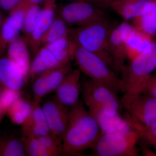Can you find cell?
<instances>
[{
    "label": "cell",
    "mask_w": 156,
    "mask_h": 156,
    "mask_svg": "<svg viewBox=\"0 0 156 156\" xmlns=\"http://www.w3.org/2000/svg\"><path fill=\"white\" fill-rule=\"evenodd\" d=\"M49 1L50 0H22L21 4L25 6L26 7H27L31 5H39L41 3L44 4Z\"/></svg>",
    "instance_id": "cell-32"
},
{
    "label": "cell",
    "mask_w": 156,
    "mask_h": 156,
    "mask_svg": "<svg viewBox=\"0 0 156 156\" xmlns=\"http://www.w3.org/2000/svg\"><path fill=\"white\" fill-rule=\"evenodd\" d=\"M3 88H4V87H3L1 81H0V92L2 91V90L3 89Z\"/></svg>",
    "instance_id": "cell-35"
},
{
    "label": "cell",
    "mask_w": 156,
    "mask_h": 156,
    "mask_svg": "<svg viewBox=\"0 0 156 156\" xmlns=\"http://www.w3.org/2000/svg\"><path fill=\"white\" fill-rule=\"evenodd\" d=\"M82 89L88 111L98 120L101 117L112 118L118 115L121 103L111 89L90 79L82 83Z\"/></svg>",
    "instance_id": "cell-5"
},
{
    "label": "cell",
    "mask_w": 156,
    "mask_h": 156,
    "mask_svg": "<svg viewBox=\"0 0 156 156\" xmlns=\"http://www.w3.org/2000/svg\"><path fill=\"white\" fill-rule=\"evenodd\" d=\"M32 103L31 104L19 97L7 110L6 113L12 122L21 125L31 112Z\"/></svg>",
    "instance_id": "cell-22"
},
{
    "label": "cell",
    "mask_w": 156,
    "mask_h": 156,
    "mask_svg": "<svg viewBox=\"0 0 156 156\" xmlns=\"http://www.w3.org/2000/svg\"><path fill=\"white\" fill-rule=\"evenodd\" d=\"M69 29L66 23L61 17H55L42 39L41 46L69 37Z\"/></svg>",
    "instance_id": "cell-20"
},
{
    "label": "cell",
    "mask_w": 156,
    "mask_h": 156,
    "mask_svg": "<svg viewBox=\"0 0 156 156\" xmlns=\"http://www.w3.org/2000/svg\"><path fill=\"white\" fill-rule=\"evenodd\" d=\"M21 138L14 137H0V156H27Z\"/></svg>",
    "instance_id": "cell-23"
},
{
    "label": "cell",
    "mask_w": 156,
    "mask_h": 156,
    "mask_svg": "<svg viewBox=\"0 0 156 156\" xmlns=\"http://www.w3.org/2000/svg\"><path fill=\"white\" fill-rule=\"evenodd\" d=\"M143 93L156 98V74L151 76Z\"/></svg>",
    "instance_id": "cell-29"
},
{
    "label": "cell",
    "mask_w": 156,
    "mask_h": 156,
    "mask_svg": "<svg viewBox=\"0 0 156 156\" xmlns=\"http://www.w3.org/2000/svg\"><path fill=\"white\" fill-rule=\"evenodd\" d=\"M44 146L55 156L64 154L62 140L52 133L37 137Z\"/></svg>",
    "instance_id": "cell-26"
},
{
    "label": "cell",
    "mask_w": 156,
    "mask_h": 156,
    "mask_svg": "<svg viewBox=\"0 0 156 156\" xmlns=\"http://www.w3.org/2000/svg\"><path fill=\"white\" fill-rule=\"evenodd\" d=\"M101 133L98 120L79 101L70 108L68 123L62 138L64 154L77 155L90 148Z\"/></svg>",
    "instance_id": "cell-1"
},
{
    "label": "cell",
    "mask_w": 156,
    "mask_h": 156,
    "mask_svg": "<svg viewBox=\"0 0 156 156\" xmlns=\"http://www.w3.org/2000/svg\"><path fill=\"white\" fill-rule=\"evenodd\" d=\"M108 47L112 69L118 74L125 66L127 58L126 40L120 24L115 26L112 30L109 38Z\"/></svg>",
    "instance_id": "cell-15"
},
{
    "label": "cell",
    "mask_w": 156,
    "mask_h": 156,
    "mask_svg": "<svg viewBox=\"0 0 156 156\" xmlns=\"http://www.w3.org/2000/svg\"><path fill=\"white\" fill-rule=\"evenodd\" d=\"M114 27L106 18L84 26L70 29L69 37L77 46L98 56L112 69L108 42L110 34Z\"/></svg>",
    "instance_id": "cell-2"
},
{
    "label": "cell",
    "mask_w": 156,
    "mask_h": 156,
    "mask_svg": "<svg viewBox=\"0 0 156 156\" xmlns=\"http://www.w3.org/2000/svg\"><path fill=\"white\" fill-rule=\"evenodd\" d=\"M28 45L24 38L19 35L11 42L7 48L8 58L21 71L26 79L29 75L31 64Z\"/></svg>",
    "instance_id": "cell-17"
},
{
    "label": "cell",
    "mask_w": 156,
    "mask_h": 156,
    "mask_svg": "<svg viewBox=\"0 0 156 156\" xmlns=\"http://www.w3.org/2000/svg\"><path fill=\"white\" fill-rule=\"evenodd\" d=\"M42 108L50 133L62 140L68 123L70 108L63 105L55 98L46 101Z\"/></svg>",
    "instance_id": "cell-9"
},
{
    "label": "cell",
    "mask_w": 156,
    "mask_h": 156,
    "mask_svg": "<svg viewBox=\"0 0 156 156\" xmlns=\"http://www.w3.org/2000/svg\"><path fill=\"white\" fill-rule=\"evenodd\" d=\"M124 119L128 127L138 134L140 138L145 140L156 149V124L149 126L142 125L127 113Z\"/></svg>",
    "instance_id": "cell-21"
},
{
    "label": "cell",
    "mask_w": 156,
    "mask_h": 156,
    "mask_svg": "<svg viewBox=\"0 0 156 156\" xmlns=\"http://www.w3.org/2000/svg\"><path fill=\"white\" fill-rule=\"evenodd\" d=\"M22 0H0V8L6 12H11L17 8Z\"/></svg>",
    "instance_id": "cell-30"
},
{
    "label": "cell",
    "mask_w": 156,
    "mask_h": 156,
    "mask_svg": "<svg viewBox=\"0 0 156 156\" xmlns=\"http://www.w3.org/2000/svg\"><path fill=\"white\" fill-rule=\"evenodd\" d=\"M63 1H68V2H73L79 1H85V0H63Z\"/></svg>",
    "instance_id": "cell-36"
},
{
    "label": "cell",
    "mask_w": 156,
    "mask_h": 156,
    "mask_svg": "<svg viewBox=\"0 0 156 156\" xmlns=\"http://www.w3.org/2000/svg\"><path fill=\"white\" fill-rule=\"evenodd\" d=\"M80 69H72L66 75L56 90L54 98L70 108L79 102L82 84Z\"/></svg>",
    "instance_id": "cell-11"
},
{
    "label": "cell",
    "mask_w": 156,
    "mask_h": 156,
    "mask_svg": "<svg viewBox=\"0 0 156 156\" xmlns=\"http://www.w3.org/2000/svg\"><path fill=\"white\" fill-rule=\"evenodd\" d=\"M156 68V42H153L144 52L123 68V93L135 95L143 93L152 73Z\"/></svg>",
    "instance_id": "cell-3"
},
{
    "label": "cell",
    "mask_w": 156,
    "mask_h": 156,
    "mask_svg": "<svg viewBox=\"0 0 156 156\" xmlns=\"http://www.w3.org/2000/svg\"><path fill=\"white\" fill-rule=\"evenodd\" d=\"M41 10V8L37 5L29 6L26 10L22 31L23 34V37L27 44L37 21Z\"/></svg>",
    "instance_id": "cell-24"
},
{
    "label": "cell",
    "mask_w": 156,
    "mask_h": 156,
    "mask_svg": "<svg viewBox=\"0 0 156 156\" xmlns=\"http://www.w3.org/2000/svg\"><path fill=\"white\" fill-rule=\"evenodd\" d=\"M25 76L8 57L0 58V81L3 87L20 91L25 84Z\"/></svg>",
    "instance_id": "cell-18"
},
{
    "label": "cell",
    "mask_w": 156,
    "mask_h": 156,
    "mask_svg": "<svg viewBox=\"0 0 156 156\" xmlns=\"http://www.w3.org/2000/svg\"><path fill=\"white\" fill-rule=\"evenodd\" d=\"M5 113H6V112L4 111L2 109V108L0 106V123H1L2 120L4 115H5Z\"/></svg>",
    "instance_id": "cell-33"
},
{
    "label": "cell",
    "mask_w": 156,
    "mask_h": 156,
    "mask_svg": "<svg viewBox=\"0 0 156 156\" xmlns=\"http://www.w3.org/2000/svg\"><path fill=\"white\" fill-rule=\"evenodd\" d=\"M152 0H112L110 8L125 20H133L151 10Z\"/></svg>",
    "instance_id": "cell-14"
},
{
    "label": "cell",
    "mask_w": 156,
    "mask_h": 156,
    "mask_svg": "<svg viewBox=\"0 0 156 156\" xmlns=\"http://www.w3.org/2000/svg\"><path fill=\"white\" fill-rule=\"evenodd\" d=\"M92 3L101 9H104L110 8V5L112 0H85Z\"/></svg>",
    "instance_id": "cell-31"
},
{
    "label": "cell",
    "mask_w": 156,
    "mask_h": 156,
    "mask_svg": "<svg viewBox=\"0 0 156 156\" xmlns=\"http://www.w3.org/2000/svg\"><path fill=\"white\" fill-rule=\"evenodd\" d=\"M27 155L30 156H55L44 146L37 137L21 136Z\"/></svg>",
    "instance_id": "cell-25"
},
{
    "label": "cell",
    "mask_w": 156,
    "mask_h": 156,
    "mask_svg": "<svg viewBox=\"0 0 156 156\" xmlns=\"http://www.w3.org/2000/svg\"><path fill=\"white\" fill-rule=\"evenodd\" d=\"M27 7L20 4L9 13L0 28V56L2 55L9 44L19 35L22 31L24 14Z\"/></svg>",
    "instance_id": "cell-10"
},
{
    "label": "cell",
    "mask_w": 156,
    "mask_h": 156,
    "mask_svg": "<svg viewBox=\"0 0 156 156\" xmlns=\"http://www.w3.org/2000/svg\"><path fill=\"white\" fill-rule=\"evenodd\" d=\"M56 1L50 0L44 4L33 31L29 39L28 45L35 54L41 47L42 39L56 17Z\"/></svg>",
    "instance_id": "cell-12"
},
{
    "label": "cell",
    "mask_w": 156,
    "mask_h": 156,
    "mask_svg": "<svg viewBox=\"0 0 156 156\" xmlns=\"http://www.w3.org/2000/svg\"><path fill=\"white\" fill-rule=\"evenodd\" d=\"M140 137L134 130L125 132H102L90 148L97 156H136Z\"/></svg>",
    "instance_id": "cell-6"
},
{
    "label": "cell",
    "mask_w": 156,
    "mask_h": 156,
    "mask_svg": "<svg viewBox=\"0 0 156 156\" xmlns=\"http://www.w3.org/2000/svg\"><path fill=\"white\" fill-rule=\"evenodd\" d=\"M3 21L2 19V15H1V13H0V28L2 27V24Z\"/></svg>",
    "instance_id": "cell-34"
},
{
    "label": "cell",
    "mask_w": 156,
    "mask_h": 156,
    "mask_svg": "<svg viewBox=\"0 0 156 156\" xmlns=\"http://www.w3.org/2000/svg\"><path fill=\"white\" fill-rule=\"evenodd\" d=\"M126 39L127 58L130 62L143 53L154 41L153 38L134 28L125 21L121 23Z\"/></svg>",
    "instance_id": "cell-13"
},
{
    "label": "cell",
    "mask_w": 156,
    "mask_h": 156,
    "mask_svg": "<svg viewBox=\"0 0 156 156\" xmlns=\"http://www.w3.org/2000/svg\"><path fill=\"white\" fill-rule=\"evenodd\" d=\"M30 114L22 125V136L39 137L50 133L48 122L40 104L32 103Z\"/></svg>",
    "instance_id": "cell-16"
},
{
    "label": "cell",
    "mask_w": 156,
    "mask_h": 156,
    "mask_svg": "<svg viewBox=\"0 0 156 156\" xmlns=\"http://www.w3.org/2000/svg\"><path fill=\"white\" fill-rule=\"evenodd\" d=\"M130 23L137 30L152 37L156 36V0H152L151 8L147 13L131 20Z\"/></svg>",
    "instance_id": "cell-19"
},
{
    "label": "cell",
    "mask_w": 156,
    "mask_h": 156,
    "mask_svg": "<svg viewBox=\"0 0 156 156\" xmlns=\"http://www.w3.org/2000/svg\"><path fill=\"white\" fill-rule=\"evenodd\" d=\"M19 97L20 91L4 87L0 92V106L6 113L9 107Z\"/></svg>",
    "instance_id": "cell-28"
},
{
    "label": "cell",
    "mask_w": 156,
    "mask_h": 156,
    "mask_svg": "<svg viewBox=\"0 0 156 156\" xmlns=\"http://www.w3.org/2000/svg\"><path fill=\"white\" fill-rule=\"evenodd\" d=\"M126 113L140 124L151 126L156 124V98L144 94H124L120 102Z\"/></svg>",
    "instance_id": "cell-8"
},
{
    "label": "cell",
    "mask_w": 156,
    "mask_h": 156,
    "mask_svg": "<svg viewBox=\"0 0 156 156\" xmlns=\"http://www.w3.org/2000/svg\"><path fill=\"white\" fill-rule=\"evenodd\" d=\"M74 59L80 69L90 80L107 87L116 94L123 92L121 78L98 56L76 45Z\"/></svg>",
    "instance_id": "cell-4"
},
{
    "label": "cell",
    "mask_w": 156,
    "mask_h": 156,
    "mask_svg": "<svg viewBox=\"0 0 156 156\" xmlns=\"http://www.w3.org/2000/svg\"><path fill=\"white\" fill-rule=\"evenodd\" d=\"M34 104H40L41 99L50 93L49 87L44 74L38 76L34 83L33 88Z\"/></svg>",
    "instance_id": "cell-27"
},
{
    "label": "cell",
    "mask_w": 156,
    "mask_h": 156,
    "mask_svg": "<svg viewBox=\"0 0 156 156\" xmlns=\"http://www.w3.org/2000/svg\"><path fill=\"white\" fill-rule=\"evenodd\" d=\"M59 16L68 25L84 26L106 19L103 9L85 1L65 4L59 10Z\"/></svg>",
    "instance_id": "cell-7"
}]
</instances>
